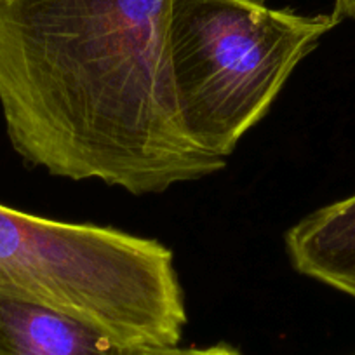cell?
<instances>
[{"label": "cell", "instance_id": "cell-1", "mask_svg": "<svg viewBox=\"0 0 355 355\" xmlns=\"http://www.w3.org/2000/svg\"><path fill=\"white\" fill-rule=\"evenodd\" d=\"M173 0H0V107L16 152L53 176L162 193L225 169L185 132Z\"/></svg>", "mask_w": 355, "mask_h": 355}, {"label": "cell", "instance_id": "cell-2", "mask_svg": "<svg viewBox=\"0 0 355 355\" xmlns=\"http://www.w3.org/2000/svg\"><path fill=\"white\" fill-rule=\"evenodd\" d=\"M261 0H173L171 77L189 138L227 160L270 112L295 68L340 25Z\"/></svg>", "mask_w": 355, "mask_h": 355}, {"label": "cell", "instance_id": "cell-3", "mask_svg": "<svg viewBox=\"0 0 355 355\" xmlns=\"http://www.w3.org/2000/svg\"><path fill=\"white\" fill-rule=\"evenodd\" d=\"M122 274L117 230L33 216L0 204V293L93 319Z\"/></svg>", "mask_w": 355, "mask_h": 355}, {"label": "cell", "instance_id": "cell-4", "mask_svg": "<svg viewBox=\"0 0 355 355\" xmlns=\"http://www.w3.org/2000/svg\"><path fill=\"white\" fill-rule=\"evenodd\" d=\"M93 324L0 293V355H138Z\"/></svg>", "mask_w": 355, "mask_h": 355}, {"label": "cell", "instance_id": "cell-5", "mask_svg": "<svg viewBox=\"0 0 355 355\" xmlns=\"http://www.w3.org/2000/svg\"><path fill=\"white\" fill-rule=\"evenodd\" d=\"M284 241L298 274L355 300V193L313 211Z\"/></svg>", "mask_w": 355, "mask_h": 355}, {"label": "cell", "instance_id": "cell-6", "mask_svg": "<svg viewBox=\"0 0 355 355\" xmlns=\"http://www.w3.org/2000/svg\"><path fill=\"white\" fill-rule=\"evenodd\" d=\"M138 355H242L237 348L227 343L211 345V347H166V348H143Z\"/></svg>", "mask_w": 355, "mask_h": 355}, {"label": "cell", "instance_id": "cell-7", "mask_svg": "<svg viewBox=\"0 0 355 355\" xmlns=\"http://www.w3.org/2000/svg\"><path fill=\"white\" fill-rule=\"evenodd\" d=\"M340 21L343 19H354L355 21V0H334V11Z\"/></svg>", "mask_w": 355, "mask_h": 355}]
</instances>
